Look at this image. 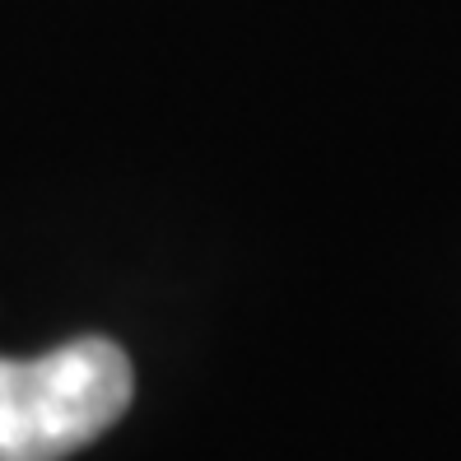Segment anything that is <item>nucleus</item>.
I'll return each mask as SVG.
<instances>
[{"label": "nucleus", "instance_id": "nucleus-1", "mask_svg": "<svg viewBox=\"0 0 461 461\" xmlns=\"http://www.w3.org/2000/svg\"><path fill=\"white\" fill-rule=\"evenodd\" d=\"M126 349L79 336L38 359H0V461H66L131 405Z\"/></svg>", "mask_w": 461, "mask_h": 461}]
</instances>
